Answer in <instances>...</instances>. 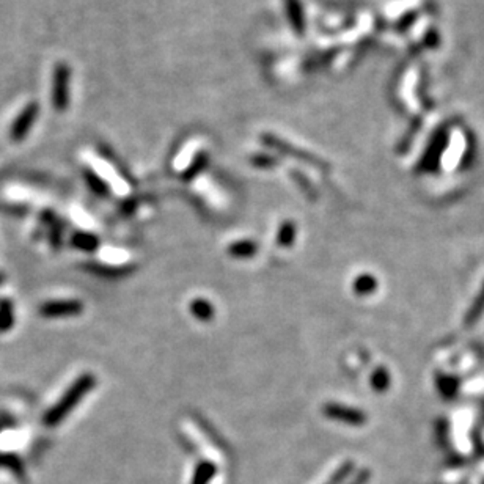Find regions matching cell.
Returning a JSON list of instances; mask_svg holds the SVG:
<instances>
[{
  "instance_id": "obj_1",
  "label": "cell",
  "mask_w": 484,
  "mask_h": 484,
  "mask_svg": "<svg viewBox=\"0 0 484 484\" xmlns=\"http://www.w3.org/2000/svg\"><path fill=\"white\" fill-rule=\"evenodd\" d=\"M95 385L96 378L93 374L85 373L82 376H79L69 385V389L65 391L62 398H60L51 409L46 411L45 417H43V423L49 428L60 425V423L74 411V407L85 398L87 393L95 389Z\"/></svg>"
},
{
  "instance_id": "obj_2",
  "label": "cell",
  "mask_w": 484,
  "mask_h": 484,
  "mask_svg": "<svg viewBox=\"0 0 484 484\" xmlns=\"http://www.w3.org/2000/svg\"><path fill=\"white\" fill-rule=\"evenodd\" d=\"M69 84H71V68L68 63L60 62L52 73L51 102L57 112H65L69 106Z\"/></svg>"
},
{
  "instance_id": "obj_3",
  "label": "cell",
  "mask_w": 484,
  "mask_h": 484,
  "mask_svg": "<svg viewBox=\"0 0 484 484\" xmlns=\"http://www.w3.org/2000/svg\"><path fill=\"white\" fill-rule=\"evenodd\" d=\"M40 115V104L36 101H30L24 106L23 111L18 113V117L13 119L10 126V139L12 142L19 143L30 134L32 128L36 123V118Z\"/></svg>"
},
{
  "instance_id": "obj_4",
  "label": "cell",
  "mask_w": 484,
  "mask_h": 484,
  "mask_svg": "<svg viewBox=\"0 0 484 484\" xmlns=\"http://www.w3.org/2000/svg\"><path fill=\"white\" fill-rule=\"evenodd\" d=\"M84 312V303L76 299H57V301H49L40 306L38 313L46 319L57 318H69L78 316Z\"/></svg>"
},
{
  "instance_id": "obj_5",
  "label": "cell",
  "mask_w": 484,
  "mask_h": 484,
  "mask_svg": "<svg viewBox=\"0 0 484 484\" xmlns=\"http://www.w3.org/2000/svg\"><path fill=\"white\" fill-rule=\"evenodd\" d=\"M324 413L334 420L349 423V425H363L367 422L365 413L357 409H351L347 406L335 404V402H327L324 406Z\"/></svg>"
},
{
  "instance_id": "obj_6",
  "label": "cell",
  "mask_w": 484,
  "mask_h": 484,
  "mask_svg": "<svg viewBox=\"0 0 484 484\" xmlns=\"http://www.w3.org/2000/svg\"><path fill=\"white\" fill-rule=\"evenodd\" d=\"M16 316H14V306L10 299H0V334H7V332L14 327Z\"/></svg>"
},
{
  "instance_id": "obj_7",
  "label": "cell",
  "mask_w": 484,
  "mask_h": 484,
  "mask_svg": "<svg viewBox=\"0 0 484 484\" xmlns=\"http://www.w3.org/2000/svg\"><path fill=\"white\" fill-rule=\"evenodd\" d=\"M73 247L82 250V252H93L100 246V239L93 233L87 231H76L71 236Z\"/></svg>"
},
{
  "instance_id": "obj_8",
  "label": "cell",
  "mask_w": 484,
  "mask_h": 484,
  "mask_svg": "<svg viewBox=\"0 0 484 484\" xmlns=\"http://www.w3.org/2000/svg\"><path fill=\"white\" fill-rule=\"evenodd\" d=\"M483 313H484V286L481 288L480 295L476 296V299L472 303L470 310L465 314V318H464V325H465V327H473V325H475L478 321H480V318L483 316Z\"/></svg>"
},
{
  "instance_id": "obj_9",
  "label": "cell",
  "mask_w": 484,
  "mask_h": 484,
  "mask_svg": "<svg viewBox=\"0 0 484 484\" xmlns=\"http://www.w3.org/2000/svg\"><path fill=\"white\" fill-rule=\"evenodd\" d=\"M84 176H85L87 184H89L90 189L93 190L96 195H107V192H108L107 184H106L104 179L97 175V173H95L93 170H91V168H85Z\"/></svg>"
},
{
  "instance_id": "obj_10",
  "label": "cell",
  "mask_w": 484,
  "mask_h": 484,
  "mask_svg": "<svg viewBox=\"0 0 484 484\" xmlns=\"http://www.w3.org/2000/svg\"><path fill=\"white\" fill-rule=\"evenodd\" d=\"M257 252V246L253 242L244 241V242H236L228 249V253H231L233 257H252V255Z\"/></svg>"
},
{
  "instance_id": "obj_11",
  "label": "cell",
  "mask_w": 484,
  "mask_h": 484,
  "mask_svg": "<svg viewBox=\"0 0 484 484\" xmlns=\"http://www.w3.org/2000/svg\"><path fill=\"white\" fill-rule=\"evenodd\" d=\"M376 280L373 279L371 275H362L358 277L354 284V290L358 292V295H369V292L376 290Z\"/></svg>"
},
{
  "instance_id": "obj_12",
  "label": "cell",
  "mask_w": 484,
  "mask_h": 484,
  "mask_svg": "<svg viewBox=\"0 0 484 484\" xmlns=\"http://www.w3.org/2000/svg\"><path fill=\"white\" fill-rule=\"evenodd\" d=\"M190 310H192V313L200 319H209L213 316V307L206 301H195L192 306H190Z\"/></svg>"
},
{
  "instance_id": "obj_13",
  "label": "cell",
  "mask_w": 484,
  "mask_h": 484,
  "mask_svg": "<svg viewBox=\"0 0 484 484\" xmlns=\"http://www.w3.org/2000/svg\"><path fill=\"white\" fill-rule=\"evenodd\" d=\"M295 225L290 224V222H286V224H284V227L280 228V233H279V242L281 244V246H290V244L292 242V239H295Z\"/></svg>"
},
{
  "instance_id": "obj_14",
  "label": "cell",
  "mask_w": 484,
  "mask_h": 484,
  "mask_svg": "<svg viewBox=\"0 0 484 484\" xmlns=\"http://www.w3.org/2000/svg\"><path fill=\"white\" fill-rule=\"evenodd\" d=\"M213 473H214V467L213 465H211V464H201L197 469V473H195L194 484H206V481H208L209 478L213 476Z\"/></svg>"
},
{
  "instance_id": "obj_15",
  "label": "cell",
  "mask_w": 484,
  "mask_h": 484,
  "mask_svg": "<svg viewBox=\"0 0 484 484\" xmlns=\"http://www.w3.org/2000/svg\"><path fill=\"white\" fill-rule=\"evenodd\" d=\"M389 382H390V378H389L387 371H385L384 368H378L376 373L373 374L374 389H376V390H385V389L389 387Z\"/></svg>"
},
{
  "instance_id": "obj_16",
  "label": "cell",
  "mask_w": 484,
  "mask_h": 484,
  "mask_svg": "<svg viewBox=\"0 0 484 484\" xmlns=\"http://www.w3.org/2000/svg\"><path fill=\"white\" fill-rule=\"evenodd\" d=\"M49 241H51L52 249H58L62 246V225L57 220L51 228H49Z\"/></svg>"
},
{
  "instance_id": "obj_17",
  "label": "cell",
  "mask_w": 484,
  "mask_h": 484,
  "mask_svg": "<svg viewBox=\"0 0 484 484\" xmlns=\"http://www.w3.org/2000/svg\"><path fill=\"white\" fill-rule=\"evenodd\" d=\"M351 469H352L351 462H346V464L343 465L341 469H338V472L335 473L334 478H332V481H329V484H338L341 480H345V478L347 476V473L351 472Z\"/></svg>"
},
{
  "instance_id": "obj_18",
  "label": "cell",
  "mask_w": 484,
  "mask_h": 484,
  "mask_svg": "<svg viewBox=\"0 0 484 484\" xmlns=\"http://www.w3.org/2000/svg\"><path fill=\"white\" fill-rule=\"evenodd\" d=\"M369 480V472H367V470H363V472H360V473H358V476L356 478V480L354 481H352L351 484H365L367 481Z\"/></svg>"
},
{
  "instance_id": "obj_19",
  "label": "cell",
  "mask_w": 484,
  "mask_h": 484,
  "mask_svg": "<svg viewBox=\"0 0 484 484\" xmlns=\"http://www.w3.org/2000/svg\"><path fill=\"white\" fill-rule=\"evenodd\" d=\"M5 280H7V277H5L3 272H0V285H3Z\"/></svg>"
}]
</instances>
